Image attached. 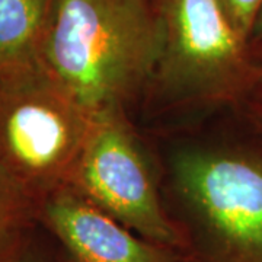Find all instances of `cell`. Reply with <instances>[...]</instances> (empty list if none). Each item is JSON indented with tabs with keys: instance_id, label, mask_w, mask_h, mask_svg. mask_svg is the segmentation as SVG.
<instances>
[{
	"instance_id": "8fae6325",
	"label": "cell",
	"mask_w": 262,
	"mask_h": 262,
	"mask_svg": "<svg viewBox=\"0 0 262 262\" xmlns=\"http://www.w3.org/2000/svg\"><path fill=\"white\" fill-rule=\"evenodd\" d=\"M248 120L253 130L262 136V80L244 103Z\"/></svg>"
},
{
	"instance_id": "6da1fadb",
	"label": "cell",
	"mask_w": 262,
	"mask_h": 262,
	"mask_svg": "<svg viewBox=\"0 0 262 262\" xmlns=\"http://www.w3.org/2000/svg\"><path fill=\"white\" fill-rule=\"evenodd\" d=\"M160 54L156 0H56L41 64L94 117L124 113Z\"/></svg>"
},
{
	"instance_id": "5b68a950",
	"label": "cell",
	"mask_w": 262,
	"mask_h": 262,
	"mask_svg": "<svg viewBox=\"0 0 262 262\" xmlns=\"http://www.w3.org/2000/svg\"><path fill=\"white\" fill-rule=\"evenodd\" d=\"M69 187L151 244L184 248V233L166 214L153 170L124 113L96 117Z\"/></svg>"
},
{
	"instance_id": "7c38bea8",
	"label": "cell",
	"mask_w": 262,
	"mask_h": 262,
	"mask_svg": "<svg viewBox=\"0 0 262 262\" xmlns=\"http://www.w3.org/2000/svg\"><path fill=\"white\" fill-rule=\"evenodd\" d=\"M251 42H252V46L255 42H262V6L258 12V16L255 19V24H253Z\"/></svg>"
},
{
	"instance_id": "30bf717a",
	"label": "cell",
	"mask_w": 262,
	"mask_h": 262,
	"mask_svg": "<svg viewBox=\"0 0 262 262\" xmlns=\"http://www.w3.org/2000/svg\"><path fill=\"white\" fill-rule=\"evenodd\" d=\"M220 3L239 35L251 42L253 24L261 9L262 0H220Z\"/></svg>"
},
{
	"instance_id": "52a82bcc",
	"label": "cell",
	"mask_w": 262,
	"mask_h": 262,
	"mask_svg": "<svg viewBox=\"0 0 262 262\" xmlns=\"http://www.w3.org/2000/svg\"><path fill=\"white\" fill-rule=\"evenodd\" d=\"M56 0H0V72L41 61Z\"/></svg>"
},
{
	"instance_id": "3957f363",
	"label": "cell",
	"mask_w": 262,
	"mask_h": 262,
	"mask_svg": "<svg viewBox=\"0 0 262 262\" xmlns=\"http://www.w3.org/2000/svg\"><path fill=\"white\" fill-rule=\"evenodd\" d=\"M170 182L195 262H262V147H187L170 160Z\"/></svg>"
},
{
	"instance_id": "9c48e42d",
	"label": "cell",
	"mask_w": 262,
	"mask_h": 262,
	"mask_svg": "<svg viewBox=\"0 0 262 262\" xmlns=\"http://www.w3.org/2000/svg\"><path fill=\"white\" fill-rule=\"evenodd\" d=\"M38 227L35 222L0 239V262H56Z\"/></svg>"
},
{
	"instance_id": "7a4b0ae2",
	"label": "cell",
	"mask_w": 262,
	"mask_h": 262,
	"mask_svg": "<svg viewBox=\"0 0 262 262\" xmlns=\"http://www.w3.org/2000/svg\"><path fill=\"white\" fill-rule=\"evenodd\" d=\"M95 120L41 61L0 72V172L39 206L69 185Z\"/></svg>"
},
{
	"instance_id": "ba28073f",
	"label": "cell",
	"mask_w": 262,
	"mask_h": 262,
	"mask_svg": "<svg viewBox=\"0 0 262 262\" xmlns=\"http://www.w3.org/2000/svg\"><path fill=\"white\" fill-rule=\"evenodd\" d=\"M38 204L0 172V239L37 222Z\"/></svg>"
},
{
	"instance_id": "8992f818",
	"label": "cell",
	"mask_w": 262,
	"mask_h": 262,
	"mask_svg": "<svg viewBox=\"0 0 262 262\" xmlns=\"http://www.w3.org/2000/svg\"><path fill=\"white\" fill-rule=\"evenodd\" d=\"M37 222L67 262H178L175 251L131 232L69 185L39 203Z\"/></svg>"
},
{
	"instance_id": "277c9868",
	"label": "cell",
	"mask_w": 262,
	"mask_h": 262,
	"mask_svg": "<svg viewBox=\"0 0 262 262\" xmlns=\"http://www.w3.org/2000/svg\"><path fill=\"white\" fill-rule=\"evenodd\" d=\"M160 54L153 80L177 101L244 105L262 80V61L220 0H156ZM151 80V83H153Z\"/></svg>"
}]
</instances>
